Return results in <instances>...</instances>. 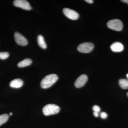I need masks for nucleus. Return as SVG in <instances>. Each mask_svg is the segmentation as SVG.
Masks as SVG:
<instances>
[{"label": "nucleus", "instance_id": "nucleus-1", "mask_svg": "<svg viewBox=\"0 0 128 128\" xmlns=\"http://www.w3.org/2000/svg\"><path fill=\"white\" fill-rule=\"evenodd\" d=\"M58 76L54 74L46 76L41 80L40 86L43 89H47L51 87L58 80Z\"/></svg>", "mask_w": 128, "mask_h": 128}, {"label": "nucleus", "instance_id": "nucleus-2", "mask_svg": "<svg viewBox=\"0 0 128 128\" xmlns=\"http://www.w3.org/2000/svg\"><path fill=\"white\" fill-rule=\"evenodd\" d=\"M60 108L59 106L54 104H48L42 108V112L45 116H50L58 114Z\"/></svg>", "mask_w": 128, "mask_h": 128}, {"label": "nucleus", "instance_id": "nucleus-3", "mask_svg": "<svg viewBox=\"0 0 128 128\" xmlns=\"http://www.w3.org/2000/svg\"><path fill=\"white\" fill-rule=\"evenodd\" d=\"M107 25L110 29L116 31H121L123 26L122 22L118 19L110 20L108 22Z\"/></svg>", "mask_w": 128, "mask_h": 128}, {"label": "nucleus", "instance_id": "nucleus-4", "mask_svg": "<svg viewBox=\"0 0 128 128\" xmlns=\"http://www.w3.org/2000/svg\"><path fill=\"white\" fill-rule=\"evenodd\" d=\"M94 48V45L91 42H84L80 44L77 48L79 52L83 53H88L91 52Z\"/></svg>", "mask_w": 128, "mask_h": 128}, {"label": "nucleus", "instance_id": "nucleus-5", "mask_svg": "<svg viewBox=\"0 0 128 128\" xmlns=\"http://www.w3.org/2000/svg\"><path fill=\"white\" fill-rule=\"evenodd\" d=\"M13 4L16 7L20 8L24 10H30L32 9L30 3L25 0H16L13 2Z\"/></svg>", "mask_w": 128, "mask_h": 128}, {"label": "nucleus", "instance_id": "nucleus-6", "mask_svg": "<svg viewBox=\"0 0 128 128\" xmlns=\"http://www.w3.org/2000/svg\"><path fill=\"white\" fill-rule=\"evenodd\" d=\"M63 12L66 17L72 20H76L79 18V15L75 11L69 8L63 9Z\"/></svg>", "mask_w": 128, "mask_h": 128}, {"label": "nucleus", "instance_id": "nucleus-7", "mask_svg": "<svg viewBox=\"0 0 128 128\" xmlns=\"http://www.w3.org/2000/svg\"><path fill=\"white\" fill-rule=\"evenodd\" d=\"M14 37L16 43L18 45L22 46H25L28 44L27 40L20 33L16 32L14 34Z\"/></svg>", "mask_w": 128, "mask_h": 128}, {"label": "nucleus", "instance_id": "nucleus-8", "mask_svg": "<svg viewBox=\"0 0 128 128\" xmlns=\"http://www.w3.org/2000/svg\"><path fill=\"white\" fill-rule=\"evenodd\" d=\"M88 76L86 75L82 74L76 80L75 82V86L77 88H80L84 86L88 80Z\"/></svg>", "mask_w": 128, "mask_h": 128}, {"label": "nucleus", "instance_id": "nucleus-9", "mask_svg": "<svg viewBox=\"0 0 128 128\" xmlns=\"http://www.w3.org/2000/svg\"><path fill=\"white\" fill-rule=\"evenodd\" d=\"M112 51L114 52H121L123 50V45L120 42H115L112 44L110 46Z\"/></svg>", "mask_w": 128, "mask_h": 128}, {"label": "nucleus", "instance_id": "nucleus-10", "mask_svg": "<svg viewBox=\"0 0 128 128\" xmlns=\"http://www.w3.org/2000/svg\"><path fill=\"white\" fill-rule=\"evenodd\" d=\"M23 84V81L20 79H16L12 80L10 83L11 87L18 88L22 87Z\"/></svg>", "mask_w": 128, "mask_h": 128}, {"label": "nucleus", "instance_id": "nucleus-11", "mask_svg": "<svg viewBox=\"0 0 128 128\" xmlns=\"http://www.w3.org/2000/svg\"><path fill=\"white\" fill-rule=\"evenodd\" d=\"M32 60L30 59L26 58L19 62L18 64V66L20 68H22L29 66L32 64Z\"/></svg>", "mask_w": 128, "mask_h": 128}, {"label": "nucleus", "instance_id": "nucleus-12", "mask_svg": "<svg viewBox=\"0 0 128 128\" xmlns=\"http://www.w3.org/2000/svg\"><path fill=\"white\" fill-rule=\"evenodd\" d=\"M38 45L43 49H46L47 48V45L43 36L40 35L38 37Z\"/></svg>", "mask_w": 128, "mask_h": 128}, {"label": "nucleus", "instance_id": "nucleus-13", "mask_svg": "<svg viewBox=\"0 0 128 128\" xmlns=\"http://www.w3.org/2000/svg\"><path fill=\"white\" fill-rule=\"evenodd\" d=\"M120 86L123 89H128V80L124 79H121L119 80Z\"/></svg>", "mask_w": 128, "mask_h": 128}, {"label": "nucleus", "instance_id": "nucleus-14", "mask_svg": "<svg viewBox=\"0 0 128 128\" xmlns=\"http://www.w3.org/2000/svg\"><path fill=\"white\" fill-rule=\"evenodd\" d=\"M8 114H4L0 115V126L6 123L8 120Z\"/></svg>", "mask_w": 128, "mask_h": 128}, {"label": "nucleus", "instance_id": "nucleus-15", "mask_svg": "<svg viewBox=\"0 0 128 128\" xmlns=\"http://www.w3.org/2000/svg\"><path fill=\"white\" fill-rule=\"evenodd\" d=\"M9 56V54L7 52H0V59L5 60Z\"/></svg>", "mask_w": 128, "mask_h": 128}, {"label": "nucleus", "instance_id": "nucleus-16", "mask_svg": "<svg viewBox=\"0 0 128 128\" xmlns=\"http://www.w3.org/2000/svg\"><path fill=\"white\" fill-rule=\"evenodd\" d=\"M92 110L94 112H99L100 111V108L98 105H94L92 107Z\"/></svg>", "mask_w": 128, "mask_h": 128}, {"label": "nucleus", "instance_id": "nucleus-17", "mask_svg": "<svg viewBox=\"0 0 128 128\" xmlns=\"http://www.w3.org/2000/svg\"><path fill=\"white\" fill-rule=\"evenodd\" d=\"M100 115L101 118L103 119H105V118H106L108 117L107 114L105 112H102L101 113Z\"/></svg>", "mask_w": 128, "mask_h": 128}, {"label": "nucleus", "instance_id": "nucleus-18", "mask_svg": "<svg viewBox=\"0 0 128 128\" xmlns=\"http://www.w3.org/2000/svg\"><path fill=\"white\" fill-rule=\"evenodd\" d=\"M85 1L88 3H90V4H92L93 2V0H86Z\"/></svg>", "mask_w": 128, "mask_h": 128}, {"label": "nucleus", "instance_id": "nucleus-19", "mask_svg": "<svg viewBox=\"0 0 128 128\" xmlns=\"http://www.w3.org/2000/svg\"><path fill=\"white\" fill-rule=\"evenodd\" d=\"M93 114H94V116H95V117H98V112H94V113H93Z\"/></svg>", "mask_w": 128, "mask_h": 128}, {"label": "nucleus", "instance_id": "nucleus-20", "mask_svg": "<svg viewBox=\"0 0 128 128\" xmlns=\"http://www.w3.org/2000/svg\"><path fill=\"white\" fill-rule=\"evenodd\" d=\"M121 1L128 4V0H121Z\"/></svg>", "mask_w": 128, "mask_h": 128}, {"label": "nucleus", "instance_id": "nucleus-21", "mask_svg": "<svg viewBox=\"0 0 128 128\" xmlns=\"http://www.w3.org/2000/svg\"><path fill=\"white\" fill-rule=\"evenodd\" d=\"M12 113L11 112L10 113V115H12Z\"/></svg>", "mask_w": 128, "mask_h": 128}, {"label": "nucleus", "instance_id": "nucleus-22", "mask_svg": "<svg viewBox=\"0 0 128 128\" xmlns=\"http://www.w3.org/2000/svg\"><path fill=\"white\" fill-rule=\"evenodd\" d=\"M127 77H128V74H127Z\"/></svg>", "mask_w": 128, "mask_h": 128}, {"label": "nucleus", "instance_id": "nucleus-23", "mask_svg": "<svg viewBox=\"0 0 128 128\" xmlns=\"http://www.w3.org/2000/svg\"><path fill=\"white\" fill-rule=\"evenodd\" d=\"M127 96H128V93H127Z\"/></svg>", "mask_w": 128, "mask_h": 128}]
</instances>
